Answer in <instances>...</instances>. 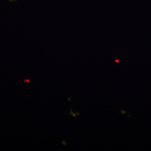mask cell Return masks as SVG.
<instances>
[{
	"label": "cell",
	"instance_id": "1",
	"mask_svg": "<svg viewBox=\"0 0 151 151\" xmlns=\"http://www.w3.org/2000/svg\"><path fill=\"white\" fill-rule=\"evenodd\" d=\"M115 62H117V63H119V61L118 60H115Z\"/></svg>",
	"mask_w": 151,
	"mask_h": 151
}]
</instances>
